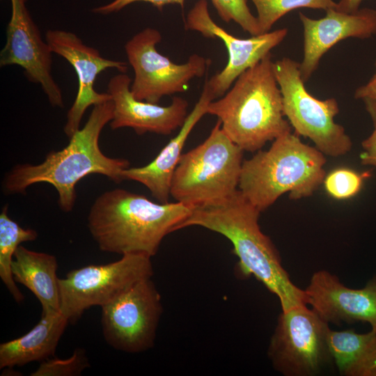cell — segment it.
<instances>
[{"mask_svg":"<svg viewBox=\"0 0 376 376\" xmlns=\"http://www.w3.org/2000/svg\"><path fill=\"white\" fill-rule=\"evenodd\" d=\"M330 328L315 311L298 306L279 315L267 354L285 376H313L333 361L328 343Z\"/></svg>","mask_w":376,"mask_h":376,"instance_id":"cell-9","label":"cell"},{"mask_svg":"<svg viewBox=\"0 0 376 376\" xmlns=\"http://www.w3.org/2000/svg\"><path fill=\"white\" fill-rule=\"evenodd\" d=\"M324 17L313 19L299 14L304 29V56L299 72L306 82L317 70L322 56L334 45L348 38L366 39L376 35V10L359 8L347 13L329 8Z\"/></svg>","mask_w":376,"mask_h":376,"instance_id":"cell-16","label":"cell"},{"mask_svg":"<svg viewBox=\"0 0 376 376\" xmlns=\"http://www.w3.org/2000/svg\"><path fill=\"white\" fill-rule=\"evenodd\" d=\"M366 109L370 115L374 127H376V100L370 98L363 99Z\"/></svg>","mask_w":376,"mask_h":376,"instance_id":"cell-31","label":"cell"},{"mask_svg":"<svg viewBox=\"0 0 376 376\" xmlns=\"http://www.w3.org/2000/svg\"><path fill=\"white\" fill-rule=\"evenodd\" d=\"M161 40L159 31L148 27L125 45L128 63L134 72L130 91L139 100L158 104L164 96L185 92L191 80L203 77L211 64L210 59L197 54L184 63H175L157 50Z\"/></svg>","mask_w":376,"mask_h":376,"instance_id":"cell-10","label":"cell"},{"mask_svg":"<svg viewBox=\"0 0 376 376\" xmlns=\"http://www.w3.org/2000/svg\"><path fill=\"white\" fill-rule=\"evenodd\" d=\"M185 29L199 32L205 38H217L226 48L227 64L221 71L205 81L214 100L223 96L242 73L271 53L288 31L283 28L246 39L237 38L214 22L209 13L207 0L197 1L189 10Z\"/></svg>","mask_w":376,"mask_h":376,"instance_id":"cell-12","label":"cell"},{"mask_svg":"<svg viewBox=\"0 0 376 376\" xmlns=\"http://www.w3.org/2000/svg\"><path fill=\"white\" fill-rule=\"evenodd\" d=\"M363 0H339L336 10L340 12L352 13L357 11Z\"/></svg>","mask_w":376,"mask_h":376,"instance_id":"cell-30","label":"cell"},{"mask_svg":"<svg viewBox=\"0 0 376 376\" xmlns=\"http://www.w3.org/2000/svg\"><path fill=\"white\" fill-rule=\"evenodd\" d=\"M38 233L24 228L8 215L6 205L0 214V278L15 301L20 303L24 297L16 285L11 270L14 253L21 243L37 239Z\"/></svg>","mask_w":376,"mask_h":376,"instance_id":"cell-22","label":"cell"},{"mask_svg":"<svg viewBox=\"0 0 376 376\" xmlns=\"http://www.w3.org/2000/svg\"><path fill=\"white\" fill-rule=\"evenodd\" d=\"M26 1L10 0L11 16L0 53V65L20 66L29 81L40 85L52 106L63 107L61 90L52 75L53 52L32 19Z\"/></svg>","mask_w":376,"mask_h":376,"instance_id":"cell-13","label":"cell"},{"mask_svg":"<svg viewBox=\"0 0 376 376\" xmlns=\"http://www.w3.org/2000/svg\"><path fill=\"white\" fill-rule=\"evenodd\" d=\"M192 208L179 202L157 203L143 195L116 188L94 201L88 228L102 251L151 258L164 237L176 230Z\"/></svg>","mask_w":376,"mask_h":376,"instance_id":"cell-3","label":"cell"},{"mask_svg":"<svg viewBox=\"0 0 376 376\" xmlns=\"http://www.w3.org/2000/svg\"><path fill=\"white\" fill-rule=\"evenodd\" d=\"M260 213L237 189L228 198L193 207L176 230L198 226L224 235L233 246L240 273L253 276L275 295L282 311L308 306L304 290L290 280L276 248L261 231Z\"/></svg>","mask_w":376,"mask_h":376,"instance_id":"cell-1","label":"cell"},{"mask_svg":"<svg viewBox=\"0 0 376 376\" xmlns=\"http://www.w3.org/2000/svg\"><path fill=\"white\" fill-rule=\"evenodd\" d=\"M101 308L102 335L109 346L132 354L154 346L162 304L151 278L137 281Z\"/></svg>","mask_w":376,"mask_h":376,"instance_id":"cell-11","label":"cell"},{"mask_svg":"<svg viewBox=\"0 0 376 376\" xmlns=\"http://www.w3.org/2000/svg\"><path fill=\"white\" fill-rule=\"evenodd\" d=\"M375 66V72L370 80L356 89L354 95L355 99L370 98L376 100V60Z\"/></svg>","mask_w":376,"mask_h":376,"instance_id":"cell-29","label":"cell"},{"mask_svg":"<svg viewBox=\"0 0 376 376\" xmlns=\"http://www.w3.org/2000/svg\"><path fill=\"white\" fill-rule=\"evenodd\" d=\"M113 114L111 100L93 106L87 122L70 138L65 148L51 151L40 164L14 166L4 177V191L24 194L31 185L48 183L57 191L59 207L69 212L77 199L76 185L86 175L96 173L116 183L123 181L122 173L130 167V162L105 155L99 146L101 132Z\"/></svg>","mask_w":376,"mask_h":376,"instance_id":"cell-2","label":"cell"},{"mask_svg":"<svg viewBox=\"0 0 376 376\" xmlns=\"http://www.w3.org/2000/svg\"><path fill=\"white\" fill-rule=\"evenodd\" d=\"M225 22H235L251 36L261 34L257 17L250 11L246 0H210Z\"/></svg>","mask_w":376,"mask_h":376,"instance_id":"cell-24","label":"cell"},{"mask_svg":"<svg viewBox=\"0 0 376 376\" xmlns=\"http://www.w3.org/2000/svg\"><path fill=\"white\" fill-rule=\"evenodd\" d=\"M90 366L86 351L81 348L75 350L72 355L62 359L54 357L40 362L38 368L31 376H76Z\"/></svg>","mask_w":376,"mask_h":376,"instance_id":"cell-25","label":"cell"},{"mask_svg":"<svg viewBox=\"0 0 376 376\" xmlns=\"http://www.w3.org/2000/svg\"><path fill=\"white\" fill-rule=\"evenodd\" d=\"M361 145L363 148L360 155L361 164L376 166V127Z\"/></svg>","mask_w":376,"mask_h":376,"instance_id":"cell-28","label":"cell"},{"mask_svg":"<svg viewBox=\"0 0 376 376\" xmlns=\"http://www.w3.org/2000/svg\"><path fill=\"white\" fill-rule=\"evenodd\" d=\"M332 359L344 376H376V333L329 330Z\"/></svg>","mask_w":376,"mask_h":376,"instance_id":"cell-21","label":"cell"},{"mask_svg":"<svg viewBox=\"0 0 376 376\" xmlns=\"http://www.w3.org/2000/svg\"><path fill=\"white\" fill-rule=\"evenodd\" d=\"M367 175H360L348 169H338L326 175L323 182L331 196L344 200L355 196L359 191L363 180Z\"/></svg>","mask_w":376,"mask_h":376,"instance_id":"cell-26","label":"cell"},{"mask_svg":"<svg viewBox=\"0 0 376 376\" xmlns=\"http://www.w3.org/2000/svg\"><path fill=\"white\" fill-rule=\"evenodd\" d=\"M214 100L205 82L198 100L188 113L178 134L148 164L141 167L130 166L125 169L122 173L123 180L138 182L143 185L159 203H169L171 180L182 155L185 142L196 125L207 114L208 104Z\"/></svg>","mask_w":376,"mask_h":376,"instance_id":"cell-18","label":"cell"},{"mask_svg":"<svg viewBox=\"0 0 376 376\" xmlns=\"http://www.w3.org/2000/svg\"><path fill=\"white\" fill-rule=\"evenodd\" d=\"M61 312L41 315L40 321L22 336L0 345V368L42 362L54 356L69 324Z\"/></svg>","mask_w":376,"mask_h":376,"instance_id":"cell-19","label":"cell"},{"mask_svg":"<svg viewBox=\"0 0 376 376\" xmlns=\"http://www.w3.org/2000/svg\"><path fill=\"white\" fill-rule=\"evenodd\" d=\"M185 0H113L105 5L94 8L93 12L96 14L109 15L120 11L127 6L139 1L151 3L161 10L164 6L169 4H178L183 7Z\"/></svg>","mask_w":376,"mask_h":376,"instance_id":"cell-27","label":"cell"},{"mask_svg":"<svg viewBox=\"0 0 376 376\" xmlns=\"http://www.w3.org/2000/svg\"><path fill=\"white\" fill-rule=\"evenodd\" d=\"M306 304L336 325L365 322L376 333V276L359 289L348 288L329 271L315 272L304 289Z\"/></svg>","mask_w":376,"mask_h":376,"instance_id":"cell-15","label":"cell"},{"mask_svg":"<svg viewBox=\"0 0 376 376\" xmlns=\"http://www.w3.org/2000/svg\"><path fill=\"white\" fill-rule=\"evenodd\" d=\"M325 163L322 152L288 132L243 161L239 190L260 212L285 193L293 200L308 197L324 181Z\"/></svg>","mask_w":376,"mask_h":376,"instance_id":"cell-5","label":"cell"},{"mask_svg":"<svg viewBox=\"0 0 376 376\" xmlns=\"http://www.w3.org/2000/svg\"><path fill=\"white\" fill-rule=\"evenodd\" d=\"M273 63L269 53L208 104L207 114L218 118L225 134L243 151L258 150L267 142L291 132L290 123L284 119Z\"/></svg>","mask_w":376,"mask_h":376,"instance_id":"cell-4","label":"cell"},{"mask_svg":"<svg viewBox=\"0 0 376 376\" xmlns=\"http://www.w3.org/2000/svg\"><path fill=\"white\" fill-rule=\"evenodd\" d=\"M257 10V20L260 33L270 31L274 24L288 13L302 8L322 9L336 8L333 0H251Z\"/></svg>","mask_w":376,"mask_h":376,"instance_id":"cell-23","label":"cell"},{"mask_svg":"<svg viewBox=\"0 0 376 376\" xmlns=\"http://www.w3.org/2000/svg\"><path fill=\"white\" fill-rule=\"evenodd\" d=\"M281 90L284 116L297 135L310 139L324 155L347 154L352 142L345 128L334 118L339 113L337 100H319L308 93L299 72V63L283 57L273 63Z\"/></svg>","mask_w":376,"mask_h":376,"instance_id":"cell-7","label":"cell"},{"mask_svg":"<svg viewBox=\"0 0 376 376\" xmlns=\"http://www.w3.org/2000/svg\"><path fill=\"white\" fill-rule=\"evenodd\" d=\"M242 154L217 120L203 143L182 155L171 180L170 195L191 207L229 197L237 190Z\"/></svg>","mask_w":376,"mask_h":376,"instance_id":"cell-6","label":"cell"},{"mask_svg":"<svg viewBox=\"0 0 376 376\" xmlns=\"http://www.w3.org/2000/svg\"><path fill=\"white\" fill-rule=\"evenodd\" d=\"M45 40L53 53L65 58L75 69L78 79L77 93L67 113L63 130L70 139L80 129L86 110L91 106L111 100L110 95L98 93L94 88L96 78L108 68L125 73L127 64L102 57L99 51L85 45L74 33L64 30H48Z\"/></svg>","mask_w":376,"mask_h":376,"instance_id":"cell-14","label":"cell"},{"mask_svg":"<svg viewBox=\"0 0 376 376\" xmlns=\"http://www.w3.org/2000/svg\"><path fill=\"white\" fill-rule=\"evenodd\" d=\"M131 79L123 72L109 81L107 92L113 104L112 130L132 128L138 134L152 132L168 135L181 127L188 113V102L175 96L169 106L136 99L130 91Z\"/></svg>","mask_w":376,"mask_h":376,"instance_id":"cell-17","label":"cell"},{"mask_svg":"<svg viewBox=\"0 0 376 376\" xmlns=\"http://www.w3.org/2000/svg\"><path fill=\"white\" fill-rule=\"evenodd\" d=\"M153 274L151 258L141 253L125 254L112 263L73 269L58 279L60 311L70 323H75L86 310L108 304Z\"/></svg>","mask_w":376,"mask_h":376,"instance_id":"cell-8","label":"cell"},{"mask_svg":"<svg viewBox=\"0 0 376 376\" xmlns=\"http://www.w3.org/2000/svg\"><path fill=\"white\" fill-rule=\"evenodd\" d=\"M57 268L54 255L29 250L22 245L14 253L11 265L13 279L38 299L42 315L61 311Z\"/></svg>","mask_w":376,"mask_h":376,"instance_id":"cell-20","label":"cell"}]
</instances>
